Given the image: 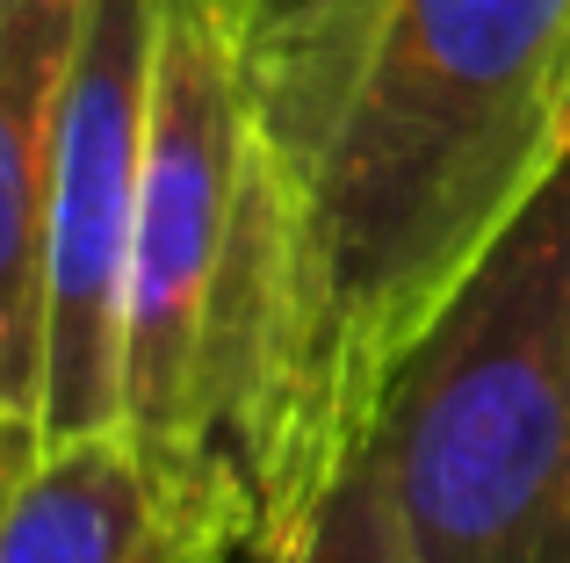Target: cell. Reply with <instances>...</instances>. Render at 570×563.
<instances>
[{
	"instance_id": "ba28073f",
	"label": "cell",
	"mask_w": 570,
	"mask_h": 563,
	"mask_svg": "<svg viewBox=\"0 0 570 563\" xmlns=\"http://www.w3.org/2000/svg\"><path fill=\"white\" fill-rule=\"evenodd\" d=\"M209 8H217L224 22H232V37L246 43V66L267 72V66L304 58L311 43H325L362 0H209Z\"/></svg>"
},
{
	"instance_id": "7a4b0ae2",
	"label": "cell",
	"mask_w": 570,
	"mask_h": 563,
	"mask_svg": "<svg viewBox=\"0 0 570 563\" xmlns=\"http://www.w3.org/2000/svg\"><path fill=\"white\" fill-rule=\"evenodd\" d=\"M368 448L412 563H570V159L419 333Z\"/></svg>"
},
{
	"instance_id": "30bf717a",
	"label": "cell",
	"mask_w": 570,
	"mask_h": 563,
	"mask_svg": "<svg viewBox=\"0 0 570 563\" xmlns=\"http://www.w3.org/2000/svg\"><path fill=\"white\" fill-rule=\"evenodd\" d=\"M43 448V426L29 419V412H8L0 405V498H8V484L22 477V463Z\"/></svg>"
},
{
	"instance_id": "3957f363",
	"label": "cell",
	"mask_w": 570,
	"mask_h": 563,
	"mask_svg": "<svg viewBox=\"0 0 570 563\" xmlns=\"http://www.w3.org/2000/svg\"><path fill=\"white\" fill-rule=\"evenodd\" d=\"M261 109L253 66L209 0H159L153 130L124 282V434L174 484H232L209 448V362L246 246Z\"/></svg>"
},
{
	"instance_id": "277c9868",
	"label": "cell",
	"mask_w": 570,
	"mask_h": 563,
	"mask_svg": "<svg viewBox=\"0 0 570 563\" xmlns=\"http://www.w3.org/2000/svg\"><path fill=\"white\" fill-rule=\"evenodd\" d=\"M159 0H80L51 138L43 239V441L124 426V282L153 130Z\"/></svg>"
},
{
	"instance_id": "9c48e42d",
	"label": "cell",
	"mask_w": 570,
	"mask_h": 563,
	"mask_svg": "<svg viewBox=\"0 0 570 563\" xmlns=\"http://www.w3.org/2000/svg\"><path fill=\"white\" fill-rule=\"evenodd\" d=\"M232 556H246V506H238V492L195 498L181 513V527H174V542L159 550V563H232Z\"/></svg>"
},
{
	"instance_id": "6da1fadb",
	"label": "cell",
	"mask_w": 570,
	"mask_h": 563,
	"mask_svg": "<svg viewBox=\"0 0 570 563\" xmlns=\"http://www.w3.org/2000/svg\"><path fill=\"white\" fill-rule=\"evenodd\" d=\"M261 167L209 362L246 556L296 542L441 304L570 159V0H362L253 72Z\"/></svg>"
},
{
	"instance_id": "8992f818",
	"label": "cell",
	"mask_w": 570,
	"mask_h": 563,
	"mask_svg": "<svg viewBox=\"0 0 570 563\" xmlns=\"http://www.w3.org/2000/svg\"><path fill=\"white\" fill-rule=\"evenodd\" d=\"M209 492L238 484H174L124 426L43 441L0 498V563H159Z\"/></svg>"
},
{
	"instance_id": "52a82bcc",
	"label": "cell",
	"mask_w": 570,
	"mask_h": 563,
	"mask_svg": "<svg viewBox=\"0 0 570 563\" xmlns=\"http://www.w3.org/2000/svg\"><path fill=\"white\" fill-rule=\"evenodd\" d=\"M246 563H412L404 527H397L390 492H383L376 448H362L347 463V477L333 484V498L318 506V521L304 535L282 542V550H253Z\"/></svg>"
},
{
	"instance_id": "5b68a950",
	"label": "cell",
	"mask_w": 570,
	"mask_h": 563,
	"mask_svg": "<svg viewBox=\"0 0 570 563\" xmlns=\"http://www.w3.org/2000/svg\"><path fill=\"white\" fill-rule=\"evenodd\" d=\"M80 0H0V405H43L51 138Z\"/></svg>"
}]
</instances>
